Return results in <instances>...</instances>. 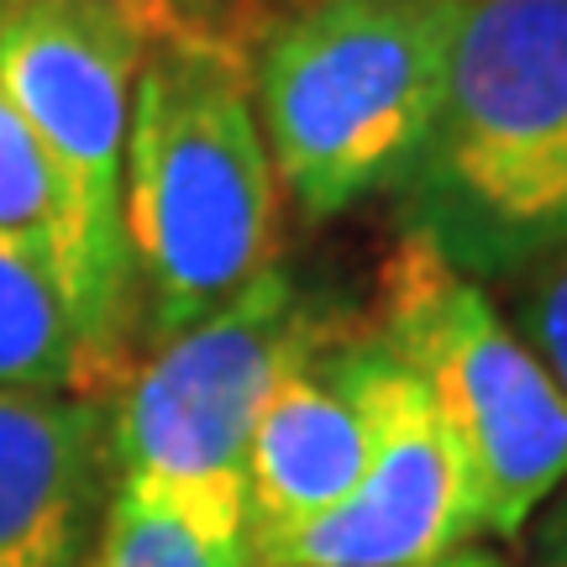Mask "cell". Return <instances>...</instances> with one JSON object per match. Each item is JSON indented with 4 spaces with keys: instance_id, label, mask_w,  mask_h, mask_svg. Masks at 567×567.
<instances>
[{
    "instance_id": "obj_1",
    "label": "cell",
    "mask_w": 567,
    "mask_h": 567,
    "mask_svg": "<svg viewBox=\"0 0 567 567\" xmlns=\"http://www.w3.org/2000/svg\"><path fill=\"white\" fill-rule=\"evenodd\" d=\"M126 258L142 352L279 268V174L252 101V48L189 38L142 59L126 132Z\"/></svg>"
},
{
    "instance_id": "obj_2",
    "label": "cell",
    "mask_w": 567,
    "mask_h": 567,
    "mask_svg": "<svg viewBox=\"0 0 567 567\" xmlns=\"http://www.w3.org/2000/svg\"><path fill=\"white\" fill-rule=\"evenodd\" d=\"M405 231L467 279H515L567 247V0H463Z\"/></svg>"
},
{
    "instance_id": "obj_3",
    "label": "cell",
    "mask_w": 567,
    "mask_h": 567,
    "mask_svg": "<svg viewBox=\"0 0 567 567\" xmlns=\"http://www.w3.org/2000/svg\"><path fill=\"white\" fill-rule=\"evenodd\" d=\"M463 0H316L252 48L279 189L326 221L400 189L442 105Z\"/></svg>"
},
{
    "instance_id": "obj_4",
    "label": "cell",
    "mask_w": 567,
    "mask_h": 567,
    "mask_svg": "<svg viewBox=\"0 0 567 567\" xmlns=\"http://www.w3.org/2000/svg\"><path fill=\"white\" fill-rule=\"evenodd\" d=\"M142 59L147 48L105 21L0 17V80L53 179L48 264L80 337L74 400L101 410L142 358L126 258V132Z\"/></svg>"
},
{
    "instance_id": "obj_5",
    "label": "cell",
    "mask_w": 567,
    "mask_h": 567,
    "mask_svg": "<svg viewBox=\"0 0 567 567\" xmlns=\"http://www.w3.org/2000/svg\"><path fill=\"white\" fill-rule=\"evenodd\" d=\"M337 310L310 305L284 268L179 337L142 352L105 405V467L210 542L243 547L247 446L279 373Z\"/></svg>"
},
{
    "instance_id": "obj_6",
    "label": "cell",
    "mask_w": 567,
    "mask_h": 567,
    "mask_svg": "<svg viewBox=\"0 0 567 567\" xmlns=\"http://www.w3.org/2000/svg\"><path fill=\"white\" fill-rule=\"evenodd\" d=\"M368 326L415 373L463 452L478 526L515 536L567 484V394L499 316L484 284L400 231Z\"/></svg>"
},
{
    "instance_id": "obj_7",
    "label": "cell",
    "mask_w": 567,
    "mask_h": 567,
    "mask_svg": "<svg viewBox=\"0 0 567 567\" xmlns=\"http://www.w3.org/2000/svg\"><path fill=\"white\" fill-rule=\"evenodd\" d=\"M358 379L368 400L358 488L305 526L243 542L247 567H425L484 536L473 478L442 410L373 326H363Z\"/></svg>"
},
{
    "instance_id": "obj_8",
    "label": "cell",
    "mask_w": 567,
    "mask_h": 567,
    "mask_svg": "<svg viewBox=\"0 0 567 567\" xmlns=\"http://www.w3.org/2000/svg\"><path fill=\"white\" fill-rule=\"evenodd\" d=\"M363 326L358 316H331L279 373L247 446L243 542L305 526L358 488L368 467V400L358 379Z\"/></svg>"
},
{
    "instance_id": "obj_9",
    "label": "cell",
    "mask_w": 567,
    "mask_h": 567,
    "mask_svg": "<svg viewBox=\"0 0 567 567\" xmlns=\"http://www.w3.org/2000/svg\"><path fill=\"white\" fill-rule=\"evenodd\" d=\"M101 463V405L0 389V567H84Z\"/></svg>"
},
{
    "instance_id": "obj_10",
    "label": "cell",
    "mask_w": 567,
    "mask_h": 567,
    "mask_svg": "<svg viewBox=\"0 0 567 567\" xmlns=\"http://www.w3.org/2000/svg\"><path fill=\"white\" fill-rule=\"evenodd\" d=\"M80 337L38 243L0 231V389L74 394Z\"/></svg>"
},
{
    "instance_id": "obj_11",
    "label": "cell",
    "mask_w": 567,
    "mask_h": 567,
    "mask_svg": "<svg viewBox=\"0 0 567 567\" xmlns=\"http://www.w3.org/2000/svg\"><path fill=\"white\" fill-rule=\"evenodd\" d=\"M21 11L105 21L132 42H142L147 53L189 38H221L258 48V38L274 27V21L252 11V0H0V17H21Z\"/></svg>"
},
{
    "instance_id": "obj_12",
    "label": "cell",
    "mask_w": 567,
    "mask_h": 567,
    "mask_svg": "<svg viewBox=\"0 0 567 567\" xmlns=\"http://www.w3.org/2000/svg\"><path fill=\"white\" fill-rule=\"evenodd\" d=\"M84 567H247V551L231 542H210L195 526H184L174 509L153 505L132 488H111L101 547Z\"/></svg>"
},
{
    "instance_id": "obj_13",
    "label": "cell",
    "mask_w": 567,
    "mask_h": 567,
    "mask_svg": "<svg viewBox=\"0 0 567 567\" xmlns=\"http://www.w3.org/2000/svg\"><path fill=\"white\" fill-rule=\"evenodd\" d=\"M0 231H17L42 252L53 247V179L6 80H0Z\"/></svg>"
},
{
    "instance_id": "obj_14",
    "label": "cell",
    "mask_w": 567,
    "mask_h": 567,
    "mask_svg": "<svg viewBox=\"0 0 567 567\" xmlns=\"http://www.w3.org/2000/svg\"><path fill=\"white\" fill-rule=\"evenodd\" d=\"M515 331L520 342L542 358L551 373V384L567 394V247L551 252L547 264H536L520 274L515 289Z\"/></svg>"
},
{
    "instance_id": "obj_15",
    "label": "cell",
    "mask_w": 567,
    "mask_h": 567,
    "mask_svg": "<svg viewBox=\"0 0 567 567\" xmlns=\"http://www.w3.org/2000/svg\"><path fill=\"white\" fill-rule=\"evenodd\" d=\"M425 567H509V563H499L494 551L463 547V551H452V557H442V563H425Z\"/></svg>"
},
{
    "instance_id": "obj_16",
    "label": "cell",
    "mask_w": 567,
    "mask_h": 567,
    "mask_svg": "<svg viewBox=\"0 0 567 567\" xmlns=\"http://www.w3.org/2000/svg\"><path fill=\"white\" fill-rule=\"evenodd\" d=\"M542 567H567V526H563V536L551 542V551H547V563Z\"/></svg>"
},
{
    "instance_id": "obj_17",
    "label": "cell",
    "mask_w": 567,
    "mask_h": 567,
    "mask_svg": "<svg viewBox=\"0 0 567 567\" xmlns=\"http://www.w3.org/2000/svg\"><path fill=\"white\" fill-rule=\"evenodd\" d=\"M289 6H316V0H289Z\"/></svg>"
}]
</instances>
